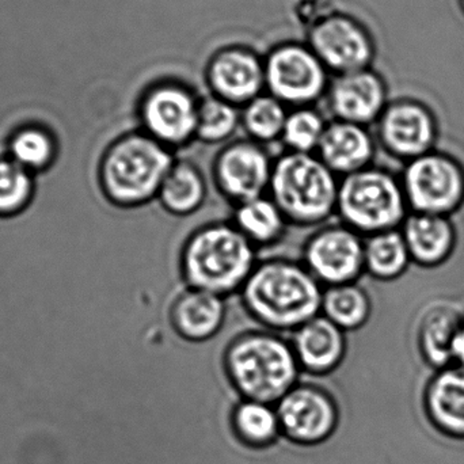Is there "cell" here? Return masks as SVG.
<instances>
[{
  "instance_id": "cell-16",
  "label": "cell",
  "mask_w": 464,
  "mask_h": 464,
  "mask_svg": "<svg viewBox=\"0 0 464 464\" xmlns=\"http://www.w3.org/2000/svg\"><path fill=\"white\" fill-rule=\"evenodd\" d=\"M208 83L212 94L243 108L264 94V60L246 49H227L212 60Z\"/></svg>"
},
{
  "instance_id": "cell-23",
  "label": "cell",
  "mask_w": 464,
  "mask_h": 464,
  "mask_svg": "<svg viewBox=\"0 0 464 464\" xmlns=\"http://www.w3.org/2000/svg\"><path fill=\"white\" fill-rule=\"evenodd\" d=\"M231 223L256 248L280 242L289 226L288 220L269 195L235 207Z\"/></svg>"
},
{
  "instance_id": "cell-2",
  "label": "cell",
  "mask_w": 464,
  "mask_h": 464,
  "mask_svg": "<svg viewBox=\"0 0 464 464\" xmlns=\"http://www.w3.org/2000/svg\"><path fill=\"white\" fill-rule=\"evenodd\" d=\"M256 264V246L231 222L198 228L188 237L179 256L187 288L223 297L240 292Z\"/></svg>"
},
{
  "instance_id": "cell-4",
  "label": "cell",
  "mask_w": 464,
  "mask_h": 464,
  "mask_svg": "<svg viewBox=\"0 0 464 464\" xmlns=\"http://www.w3.org/2000/svg\"><path fill=\"white\" fill-rule=\"evenodd\" d=\"M225 368L246 400L266 405L283 400L302 370L291 341L265 329L235 337L226 349Z\"/></svg>"
},
{
  "instance_id": "cell-7",
  "label": "cell",
  "mask_w": 464,
  "mask_h": 464,
  "mask_svg": "<svg viewBox=\"0 0 464 464\" xmlns=\"http://www.w3.org/2000/svg\"><path fill=\"white\" fill-rule=\"evenodd\" d=\"M265 89L285 106L315 105L326 95L332 73L303 44L278 46L264 60Z\"/></svg>"
},
{
  "instance_id": "cell-8",
  "label": "cell",
  "mask_w": 464,
  "mask_h": 464,
  "mask_svg": "<svg viewBox=\"0 0 464 464\" xmlns=\"http://www.w3.org/2000/svg\"><path fill=\"white\" fill-rule=\"evenodd\" d=\"M402 187L414 212L447 217L463 204L464 170L451 157L430 152L409 162Z\"/></svg>"
},
{
  "instance_id": "cell-20",
  "label": "cell",
  "mask_w": 464,
  "mask_h": 464,
  "mask_svg": "<svg viewBox=\"0 0 464 464\" xmlns=\"http://www.w3.org/2000/svg\"><path fill=\"white\" fill-rule=\"evenodd\" d=\"M425 413L441 435L464 441V370L446 368L428 384Z\"/></svg>"
},
{
  "instance_id": "cell-31",
  "label": "cell",
  "mask_w": 464,
  "mask_h": 464,
  "mask_svg": "<svg viewBox=\"0 0 464 464\" xmlns=\"http://www.w3.org/2000/svg\"><path fill=\"white\" fill-rule=\"evenodd\" d=\"M460 324L450 311L430 314L421 332V348L428 362L433 367L446 370L452 359V345Z\"/></svg>"
},
{
  "instance_id": "cell-25",
  "label": "cell",
  "mask_w": 464,
  "mask_h": 464,
  "mask_svg": "<svg viewBox=\"0 0 464 464\" xmlns=\"http://www.w3.org/2000/svg\"><path fill=\"white\" fill-rule=\"evenodd\" d=\"M411 261V253L402 232H378L364 239L365 272L378 280L389 281L400 277L408 269Z\"/></svg>"
},
{
  "instance_id": "cell-18",
  "label": "cell",
  "mask_w": 464,
  "mask_h": 464,
  "mask_svg": "<svg viewBox=\"0 0 464 464\" xmlns=\"http://www.w3.org/2000/svg\"><path fill=\"white\" fill-rule=\"evenodd\" d=\"M291 343L300 368L318 376L337 370L348 348L346 333L322 314L295 330Z\"/></svg>"
},
{
  "instance_id": "cell-3",
  "label": "cell",
  "mask_w": 464,
  "mask_h": 464,
  "mask_svg": "<svg viewBox=\"0 0 464 464\" xmlns=\"http://www.w3.org/2000/svg\"><path fill=\"white\" fill-rule=\"evenodd\" d=\"M174 162V151L143 130L125 133L108 147L101 160V189L120 208L147 206L157 200Z\"/></svg>"
},
{
  "instance_id": "cell-9",
  "label": "cell",
  "mask_w": 464,
  "mask_h": 464,
  "mask_svg": "<svg viewBox=\"0 0 464 464\" xmlns=\"http://www.w3.org/2000/svg\"><path fill=\"white\" fill-rule=\"evenodd\" d=\"M200 98L179 84H162L141 101L138 111L140 130L174 150L196 140Z\"/></svg>"
},
{
  "instance_id": "cell-11",
  "label": "cell",
  "mask_w": 464,
  "mask_h": 464,
  "mask_svg": "<svg viewBox=\"0 0 464 464\" xmlns=\"http://www.w3.org/2000/svg\"><path fill=\"white\" fill-rule=\"evenodd\" d=\"M308 46L333 75L370 70L376 62L370 32L345 14H334L314 24Z\"/></svg>"
},
{
  "instance_id": "cell-21",
  "label": "cell",
  "mask_w": 464,
  "mask_h": 464,
  "mask_svg": "<svg viewBox=\"0 0 464 464\" xmlns=\"http://www.w3.org/2000/svg\"><path fill=\"white\" fill-rule=\"evenodd\" d=\"M411 261L424 266L443 264L455 247V228L449 218L441 215L411 214L402 231Z\"/></svg>"
},
{
  "instance_id": "cell-32",
  "label": "cell",
  "mask_w": 464,
  "mask_h": 464,
  "mask_svg": "<svg viewBox=\"0 0 464 464\" xmlns=\"http://www.w3.org/2000/svg\"><path fill=\"white\" fill-rule=\"evenodd\" d=\"M34 193L33 174L10 158L0 160V218L18 215Z\"/></svg>"
},
{
  "instance_id": "cell-5",
  "label": "cell",
  "mask_w": 464,
  "mask_h": 464,
  "mask_svg": "<svg viewBox=\"0 0 464 464\" xmlns=\"http://www.w3.org/2000/svg\"><path fill=\"white\" fill-rule=\"evenodd\" d=\"M338 177L316 154L286 151L273 162L267 195L289 225L322 226L337 214Z\"/></svg>"
},
{
  "instance_id": "cell-29",
  "label": "cell",
  "mask_w": 464,
  "mask_h": 464,
  "mask_svg": "<svg viewBox=\"0 0 464 464\" xmlns=\"http://www.w3.org/2000/svg\"><path fill=\"white\" fill-rule=\"evenodd\" d=\"M232 425L239 440L254 449L272 444L280 430L277 413L266 403L254 401H246L235 409Z\"/></svg>"
},
{
  "instance_id": "cell-13",
  "label": "cell",
  "mask_w": 464,
  "mask_h": 464,
  "mask_svg": "<svg viewBox=\"0 0 464 464\" xmlns=\"http://www.w3.org/2000/svg\"><path fill=\"white\" fill-rule=\"evenodd\" d=\"M280 430L295 443L318 444L337 427L338 411L326 390L314 384L295 386L277 409Z\"/></svg>"
},
{
  "instance_id": "cell-30",
  "label": "cell",
  "mask_w": 464,
  "mask_h": 464,
  "mask_svg": "<svg viewBox=\"0 0 464 464\" xmlns=\"http://www.w3.org/2000/svg\"><path fill=\"white\" fill-rule=\"evenodd\" d=\"M326 127L321 111L313 106L294 109L286 117L281 143L289 152L316 154Z\"/></svg>"
},
{
  "instance_id": "cell-24",
  "label": "cell",
  "mask_w": 464,
  "mask_h": 464,
  "mask_svg": "<svg viewBox=\"0 0 464 464\" xmlns=\"http://www.w3.org/2000/svg\"><path fill=\"white\" fill-rule=\"evenodd\" d=\"M372 311L370 296L357 283L326 286L321 314L343 332H354L367 324Z\"/></svg>"
},
{
  "instance_id": "cell-15",
  "label": "cell",
  "mask_w": 464,
  "mask_h": 464,
  "mask_svg": "<svg viewBox=\"0 0 464 464\" xmlns=\"http://www.w3.org/2000/svg\"><path fill=\"white\" fill-rule=\"evenodd\" d=\"M379 140L390 154L411 160L430 154L438 138L430 109L416 101L390 103L378 120Z\"/></svg>"
},
{
  "instance_id": "cell-10",
  "label": "cell",
  "mask_w": 464,
  "mask_h": 464,
  "mask_svg": "<svg viewBox=\"0 0 464 464\" xmlns=\"http://www.w3.org/2000/svg\"><path fill=\"white\" fill-rule=\"evenodd\" d=\"M303 265L324 288L356 283L365 272L362 235L343 223L324 226L305 242Z\"/></svg>"
},
{
  "instance_id": "cell-12",
  "label": "cell",
  "mask_w": 464,
  "mask_h": 464,
  "mask_svg": "<svg viewBox=\"0 0 464 464\" xmlns=\"http://www.w3.org/2000/svg\"><path fill=\"white\" fill-rule=\"evenodd\" d=\"M273 162L265 147L256 141H230L215 158V185L235 207L262 198L269 193Z\"/></svg>"
},
{
  "instance_id": "cell-28",
  "label": "cell",
  "mask_w": 464,
  "mask_h": 464,
  "mask_svg": "<svg viewBox=\"0 0 464 464\" xmlns=\"http://www.w3.org/2000/svg\"><path fill=\"white\" fill-rule=\"evenodd\" d=\"M8 152L10 160L33 174L51 168L56 158L57 144L45 128L24 127L11 136Z\"/></svg>"
},
{
  "instance_id": "cell-27",
  "label": "cell",
  "mask_w": 464,
  "mask_h": 464,
  "mask_svg": "<svg viewBox=\"0 0 464 464\" xmlns=\"http://www.w3.org/2000/svg\"><path fill=\"white\" fill-rule=\"evenodd\" d=\"M242 108L227 101L209 95L198 106V132L196 140L206 144L230 143L232 136L242 127Z\"/></svg>"
},
{
  "instance_id": "cell-6",
  "label": "cell",
  "mask_w": 464,
  "mask_h": 464,
  "mask_svg": "<svg viewBox=\"0 0 464 464\" xmlns=\"http://www.w3.org/2000/svg\"><path fill=\"white\" fill-rule=\"evenodd\" d=\"M408 208L402 182L383 169L370 166L340 179L335 215L360 235L397 230Z\"/></svg>"
},
{
  "instance_id": "cell-33",
  "label": "cell",
  "mask_w": 464,
  "mask_h": 464,
  "mask_svg": "<svg viewBox=\"0 0 464 464\" xmlns=\"http://www.w3.org/2000/svg\"><path fill=\"white\" fill-rule=\"evenodd\" d=\"M452 359L464 370V324H460L452 345Z\"/></svg>"
},
{
  "instance_id": "cell-17",
  "label": "cell",
  "mask_w": 464,
  "mask_h": 464,
  "mask_svg": "<svg viewBox=\"0 0 464 464\" xmlns=\"http://www.w3.org/2000/svg\"><path fill=\"white\" fill-rule=\"evenodd\" d=\"M226 318V297L201 289H185L169 310L171 329L179 338L192 343H207L217 337Z\"/></svg>"
},
{
  "instance_id": "cell-34",
  "label": "cell",
  "mask_w": 464,
  "mask_h": 464,
  "mask_svg": "<svg viewBox=\"0 0 464 464\" xmlns=\"http://www.w3.org/2000/svg\"><path fill=\"white\" fill-rule=\"evenodd\" d=\"M460 5H462L463 13H464V0H460Z\"/></svg>"
},
{
  "instance_id": "cell-19",
  "label": "cell",
  "mask_w": 464,
  "mask_h": 464,
  "mask_svg": "<svg viewBox=\"0 0 464 464\" xmlns=\"http://www.w3.org/2000/svg\"><path fill=\"white\" fill-rule=\"evenodd\" d=\"M316 155L335 176L343 179L370 168L375 155V141L367 127L333 120L327 122Z\"/></svg>"
},
{
  "instance_id": "cell-1",
  "label": "cell",
  "mask_w": 464,
  "mask_h": 464,
  "mask_svg": "<svg viewBox=\"0 0 464 464\" xmlns=\"http://www.w3.org/2000/svg\"><path fill=\"white\" fill-rule=\"evenodd\" d=\"M324 286L300 262H258L240 289L243 307L265 330L294 333L321 314Z\"/></svg>"
},
{
  "instance_id": "cell-22",
  "label": "cell",
  "mask_w": 464,
  "mask_h": 464,
  "mask_svg": "<svg viewBox=\"0 0 464 464\" xmlns=\"http://www.w3.org/2000/svg\"><path fill=\"white\" fill-rule=\"evenodd\" d=\"M208 184L203 171L189 160H177L158 193L160 206L177 218H187L203 208Z\"/></svg>"
},
{
  "instance_id": "cell-26",
  "label": "cell",
  "mask_w": 464,
  "mask_h": 464,
  "mask_svg": "<svg viewBox=\"0 0 464 464\" xmlns=\"http://www.w3.org/2000/svg\"><path fill=\"white\" fill-rule=\"evenodd\" d=\"M288 113L281 101L264 92L243 106L240 113L242 128L247 139L265 146L281 140Z\"/></svg>"
},
{
  "instance_id": "cell-14",
  "label": "cell",
  "mask_w": 464,
  "mask_h": 464,
  "mask_svg": "<svg viewBox=\"0 0 464 464\" xmlns=\"http://www.w3.org/2000/svg\"><path fill=\"white\" fill-rule=\"evenodd\" d=\"M324 100L334 120L367 127L389 106V90L386 81L370 68L333 75Z\"/></svg>"
}]
</instances>
